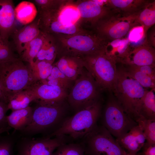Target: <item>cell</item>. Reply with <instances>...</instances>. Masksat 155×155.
Masks as SVG:
<instances>
[{
	"mask_svg": "<svg viewBox=\"0 0 155 155\" xmlns=\"http://www.w3.org/2000/svg\"><path fill=\"white\" fill-rule=\"evenodd\" d=\"M54 64L73 81H74L84 70L82 59L79 57L64 56L59 58Z\"/></svg>",
	"mask_w": 155,
	"mask_h": 155,
	"instance_id": "20",
	"label": "cell"
},
{
	"mask_svg": "<svg viewBox=\"0 0 155 155\" xmlns=\"http://www.w3.org/2000/svg\"><path fill=\"white\" fill-rule=\"evenodd\" d=\"M131 43L127 37L109 41L105 47L104 53L116 63L122 64L130 50Z\"/></svg>",
	"mask_w": 155,
	"mask_h": 155,
	"instance_id": "21",
	"label": "cell"
},
{
	"mask_svg": "<svg viewBox=\"0 0 155 155\" xmlns=\"http://www.w3.org/2000/svg\"><path fill=\"white\" fill-rule=\"evenodd\" d=\"M65 100L55 103L34 102L30 124L18 131L22 136L32 137L38 134L48 137L61 126L68 117L66 114L69 106Z\"/></svg>",
	"mask_w": 155,
	"mask_h": 155,
	"instance_id": "1",
	"label": "cell"
},
{
	"mask_svg": "<svg viewBox=\"0 0 155 155\" xmlns=\"http://www.w3.org/2000/svg\"><path fill=\"white\" fill-rule=\"evenodd\" d=\"M42 83L52 86H58L67 90L72 86L71 81L62 73L54 64L52 72L49 76Z\"/></svg>",
	"mask_w": 155,
	"mask_h": 155,
	"instance_id": "30",
	"label": "cell"
},
{
	"mask_svg": "<svg viewBox=\"0 0 155 155\" xmlns=\"http://www.w3.org/2000/svg\"><path fill=\"white\" fill-rule=\"evenodd\" d=\"M45 33L40 31L39 35L28 44L21 55V59L31 64L42 47L44 40Z\"/></svg>",
	"mask_w": 155,
	"mask_h": 155,
	"instance_id": "29",
	"label": "cell"
},
{
	"mask_svg": "<svg viewBox=\"0 0 155 155\" xmlns=\"http://www.w3.org/2000/svg\"><path fill=\"white\" fill-rule=\"evenodd\" d=\"M142 147L143 155H155V145L150 144L146 142Z\"/></svg>",
	"mask_w": 155,
	"mask_h": 155,
	"instance_id": "42",
	"label": "cell"
},
{
	"mask_svg": "<svg viewBox=\"0 0 155 155\" xmlns=\"http://www.w3.org/2000/svg\"><path fill=\"white\" fill-rule=\"evenodd\" d=\"M126 155H137V154H130L129 153H127V154Z\"/></svg>",
	"mask_w": 155,
	"mask_h": 155,
	"instance_id": "45",
	"label": "cell"
},
{
	"mask_svg": "<svg viewBox=\"0 0 155 155\" xmlns=\"http://www.w3.org/2000/svg\"><path fill=\"white\" fill-rule=\"evenodd\" d=\"M147 90L127 72L123 66L117 68L112 91L125 112L136 122L141 118L138 110Z\"/></svg>",
	"mask_w": 155,
	"mask_h": 155,
	"instance_id": "3",
	"label": "cell"
},
{
	"mask_svg": "<svg viewBox=\"0 0 155 155\" xmlns=\"http://www.w3.org/2000/svg\"><path fill=\"white\" fill-rule=\"evenodd\" d=\"M2 134L0 135V155H15L14 150L20 133L14 130L11 133Z\"/></svg>",
	"mask_w": 155,
	"mask_h": 155,
	"instance_id": "31",
	"label": "cell"
},
{
	"mask_svg": "<svg viewBox=\"0 0 155 155\" xmlns=\"http://www.w3.org/2000/svg\"><path fill=\"white\" fill-rule=\"evenodd\" d=\"M116 140L122 148L127 150L128 153L136 154L142 148L146 139L142 128L137 125Z\"/></svg>",
	"mask_w": 155,
	"mask_h": 155,
	"instance_id": "18",
	"label": "cell"
},
{
	"mask_svg": "<svg viewBox=\"0 0 155 155\" xmlns=\"http://www.w3.org/2000/svg\"><path fill=\"white\" fill-rule=\"evenodd\" d=\"M11 129V128L10 127H9L7 128H3L0 129V135L3 134L4 133L8 132Z\"/></svg>",
	"mask_w": 155,
	"mask_h": 155,
	"instance_id": "44",
	"label": "cell"
},
{
	"mask_svg": "<svg viewBox=\"0 0 155 155\" xmlns=\"http://www.w3.org/2000/svg\"><path fill=\"white\" fill-rule=\"evenodd\" d=\"M34 2L38 7V9H51L56 8L63 1L58 0H35Z\"/></svg>",
	"mask_w": 155,
	"mask_h": 155,
	"instance_id": "38",
	"label": "cell"
},
{
	"mask_svg": "<svg viewBox=\"0 0 155 155\" xmlns=\"http://www.w3.org/2000/svg\"><path fill=\"white\" fill-rule=\"evenodd\" d=\"M127 37L131 42H135L145 38L143 27L138 26L133 27L129 33Z\"/></svg>",
	"mask_w": 155,
	"mask_h": 155,
	"instance_id": "37",
	"label": "cell"
},
{
	"mask_svg": "<svg viewBox=\"0 0 155 155\" xmlns=\"http://www.w3.org/2000/svg\"><path fill=\"white\" fill-rule=\"evenodd\" d=\"M44 33L43 44L34 61L45 60L53 63L57 55L55 39L53 35Z\"/></svg>",
	"mask_w": 155,
	"mask_h": 155,
	"instance_id": "26",
	"label": "cell"
},
{
	"mask_svg": "<svg viewBox=\"0 0 155 155\" xmlns=\"http://www.w3.org/2000/svg\"><path fill=\"white\" fill-rule=\"evenodd\" d=\"M100 100L67 117L60 127L48 137L66 136L73 140L84 138L97 125L101 115Z\"/></svg>",
	"mask_w": 155,
	"mask_h": 155,
	"instance_id": "4",
	"label": "cell"
},
{
	"mask_svg": "<svg viewBox=\"0 0 155 155\" xmlns=\"http://www.w3.org/2000/svg\"><path fill=\"white\" fill-rule=\"evenodd\" d=\"M57 15L59 21L65 26H80L79 15L74 3L64 1L58 9Z\"/></svg>",
	"mask_w": 155,
	"mask_h": 155,
	"instance_id": "23",
	"label": "cell"
},
{
	"mask_svg": "<svg viewBox=\"0 0 155 155\" xmlns=\"http://www.w3.org/2000/svg\"><path fill=\"white\" fill-rule=\"evenodd\" d=\"M123 64L142 66L155 65V49L144 40L138 45L131 46Z\"/></svg>",
	"mask_w": 155,
	"mask_h": 155,
	"instance_id": "15",
	"label": "cell"
},
{
	"mask_svg": "<svg viewBox=\"0 0 155 155\" xmlns=\"http://www.w3.org/2000/svg\"><path fill=\"white\" fill-rule=\"evenodd\" d=\"M37 13L35 5L29 1H22L15 8L16 19L21 24L25 25L33 21Z\"/></svg>",
	"mask_w": 155,
	"mask_h": 155,
	"instance_id": "24",
	"label": "cell"
},
{
	"mask_svg": "<svg viewBox=\"0 0 155 155\" xmlns=\"http://www.w3.org/2000/svg\"><path fill=\"white\" fill-rule=\"evenodd\" d=\"M60 5L53 9H38L39 16L37 21L40 31L57 36L73 35L84 30L80 25L67 26L61 23L57 15Z\"/></svg>",
	"mask_w": 155,
	"mask_h": 155,
	"instance_id": "12",
	"label": "cell"
},
{
	"mask_svg": "<svg viewBox=\"0 0 155 155\" xmlns=\"http://www.w3.org/2000/svg\"><path fill=\"white\" fill-rule=\"evenodd\" d=\"M9 110L7 104L0 101V129L9 126L6 120V113Z\"/></svg>",
	"mask_w": 155,
	"mask_h": 155,
	"instance_id": "39",
	"label": "cell"
},
{
	"mask_svg": "<svg viewBox=\"0 0 155 155\" xmlns=\"http://www.w3.org/2000/svg\"><path fill=\"white\" fill-rule=\"evenodd\" d=\"M16 57L0 62V82L7 96L25 90L36 82L29 64Z\"/></svg>",
	"mask_w": 155,
	"mask_h": 155,
	"instance_id": "5",
	"label": "cell"
},
{
	"mask_svg": "<svg viewBox=\"0 0 155 155\" xmlns=\"http://www.w3.org/2000/svg\"><path fill=\"white\" fill-rule=\"evenodd\" d=\"M81 58L84 68L102 89L112 91L117 74V63L107 56L104 51Z\"/></svg>",
	"mask_w": 155,
	"mask_h": 155,
	"instance_id": "7",
	"label": "cell"
},
{
	"mask_svg": "<svg viewBox=\"0 0 155 155\" xmlns=\"http://www.w3.org/2000/svg\"><path fill=\"white\" fill-rule=\"evenodd\" d=\"M103 125L116 138L128 133L137 123L129 117L114 96H111L102 117Z\"/></svg>",
	"mask_w": 155,
	"mask_h": 155,
	"instance_id": "10",
	"label": "cell"
},
{
	"mask_svg": "<svg viewBox=\"0 0 155 155\" xmlns=\"http://www.w3.org/2000/svg\"><path fill=\"white\" fill-rule=\"evenodd\" d=\"M74 82L67 98L69 106L77 112L100 100L102 89L86 69Z\"/></svg>",
	"mask_w": 155,
	"mask_h": 155,
	"instance_id": "6",
	"label": "cell"
},
{
	"mask_svg": "<svg viewBox=\"0 0 155 155\" xmlns=\"http://www.w3.org/2000/svg\"><path fill=\"white\" fill-rule=\"evenodd\" d=\"M136 122L142 128L146 142L150 144L155 145V120L141 117Z\"/></svg>",
	"mask_w": 155,
	"mask_h": 155,
	"instance_id": "35",
	"label": "cell"
},
{
	"mask_svg": "<svg viewBox=\"0 0 155 155\" xmlns=\"http://www.w3.org/2000/svg\"><path fill=\"white\" fill-rule=\"evenodd\" d=\"M152 0H107L106 6L125 17L136 15Z\"/></svg>",
	"mask_w": 155,
	"mask_h": 155,
	"instance_id": "17",
	"label": "cell"
},
{
	"mask_svg": "<svg viewBox=\"0 0 155 155\" xmlns=\"http://www.w3.org/2000/svg\"><path fill=\"white\" fill-rule=\"evenodd\" d=\"M15 58L8 41L4 39L0 36V62Z\"/></svg>",
	"mask_w": 155,
	"mask_h": 155,
	"instance_id": "36",
	"label": "cell"
},
{
	"mask_svg": "<svg viewBox=\"0 0 155 155\" xmlns=\"http://www.w3.org/2000/svg\"><path fill=\"white\" fill-rule=\"evenodd\" d=\"M40 32L37 20L14 31L12 34L13 38L16 49L19 55L22 54L29 43Z\"/></svg>",
	"mask_w": 155,
	"mask_h": 155,
	"instance_id": "19",
	"label": "cell"
},
{
	"mask_svg": "<svg viewBox=\"0 0 155 155\" xmlns=\"http://www.w3.org/2000/svg\"><path fill=\"white\" fill-rule=\"evenodd\" d=\"M83 145L79 143H66L57 147L52 155H85Z\"/></svg>",
	"mask_w": 155,
	"mask_h": 155,
	"instance_id": "34",
	"label": "cell"
},
{
	"mask_svg": "<svg viewBox=\"0 0 155 155\" xmlns=\"http://www.w3.org/2000/svg\"><path fill=\"white\" fill-rule=\"evenodd\" d=\"M155 89L147 90L141 101L138 113L141 117L155 120Z\"/></svg>",
	"mask_w": 155,
	"mask_h": 155,
	"instance_id": "28",
	"label": "cell"
},
{
	"mask_svg": "<svg viewBox=\"0 0 155 155\" xmlns=\"http://www.w3.org/2000/svg\"><path fill=\"white\" fill-rule=\"evenodd\" d=\"M147 43L154 48H155V28L153 26L151 30L147 33L145 38Z\"/></svg>",
	"mask_w": 155,
	"mask_h": 155,
	"instance_id": "41",
	"label": "cell"
},
{
	"mask_svg": "<svg viewBox=\"0 0 155 155\" xmlns=\"http://www.w3.org/2000/svg\"><path fill=\"white\" fill-rule=\"evenodd\" d=\"M125 65L127 72L143 87L155 89V79L140 71L135 65Z\"/></svg>",
	"mask_w": 155,
	"mask_h": 155,
	"instance_id": "33",
	"label": "cell"
},
{
	"mask_svg": "<svg viewBox=\"0 0 155 155\" xmlns=\"http://www.w3.org/2000/svg\"><path fill=\"white\" fill-rule=\"evenodd\" d=\"M15 19L13 1L0 0V35L5 40L14 32Z\"/></svg>",
	"mask_w": 155,
	"mask_h": 155,
	"instance_id": "16",
	"label": "cell"
},
{
	"mask_svg": "<svg viewBox=\"0 0 155 155\" xmlns=\"http://www.w3.org/2000/svg\"><path fill=\"white\" fill-rule=\"evenodd\" d=\"M35 83L26 90L31 95L34 102L50 103L65 100L67 90L58 86H52L40 81Z\"/></svg>",
	"mask_w": 155,
	"mask_h": 155,
	"instance_id": "14",
	"label": "cell"
},
{
	"mask_svg": "<svg viewBox=\"0 0 155 155\" xmlns=\"http://www.w3.org/2000/svg\"><path fill=\"white\" fill-rule=\"evenodd\" d=\"M69 138L66 136L33 138L21 135L15 146V155H52L59 146L68 143Z\"/></svg>",
	"mask_w": 155,
	"mask_h": 155,
	"instance_id": "11",
	"label": "cell"
},
{
	"mask_svg": "<svg viewBox=\"0 0 155 155\" xmlns=\"http://www.w3.org/2000/svg\"><path fill=\"white\" fill-rule=\"evenodd\" d=\"M32 115V107L12 111L6 120L9 126L14 130L20 131L25 128L30 123Z\"/></svg>",
	"mask_w": 155,
	"mask_h": 155,
	"instance_id": "22",
	"label": "cell"
},
{
	"mask_svg": "<svg viewBox=\"0 0 155 155\" xmlns=\"http://www.w3.org/2000/svg\"><path fill=\"white\" fill-rule=\"evenodd\" d=\"M74 3L79 15L80 24L82 20H85L90 29L100 20L115 13L110 8L100 5L94 0L79 1Z\"/></svg>",
	"mask_w": 155,
	"mask_h": 155,
	"instance_id": "13",
	"label": "cell"
},
{
	"mask_svg": "<svg viewBox=\"0 0 155 155\" xmlns=\"http://www.w3.org/2000/svg\"><path fill=\"white\" fill-rule=\"evenodd\" d=\"M135 66L140 71L155 79V65Z\"/></svg>",
	"mask_w": 155,
	"mask_h": 155,
	"instance_id": "40",
	"label": "cell"
},
{
	"mask_svg": "<svg viewBox=\"0 0 155 155\" xmlns=\"http://www.w3.org/2000/svg\"><path fill=\"white\" fill-rule=\"evenodd\" d=\"M53 64V63L45 60L35 61L29 64L36 82L47 78L52 72Z\"/></svg>",
	"mask_w": 155,
	"mask_h": 155,
	"instance_id": "32",
	"label": "cell"
},
{
	"mask_svg": "<svg viewBox=\"0 0 155 155\" xmlns=\"http://www.w3.org/2000/svg\"><path fill=\"white\" fill-rule=\"evenodd\" d=\"M82 139V144L87 155H126L128 153L103 125H97Z\"/></svg>",
	"mask_w": 155,
	"mask_h": 155,
	"instance_id": "8",
	"label": "cell"
},
{
	"mask_svg": "<svg viewBox=\"0 0 155 155\" xmlns=\"http://www.w3.org/2000/svg\"><path fill=\"white\" fill-rule=\"evenodd\" d=\"M135 16L113 14L100 20L92 30L108 41L124 38L133 27L140 26L136 22Z\"/></svg>",
	"mask_w": 155,
	"mask_h": 155,
	"instance_id": "9",
	"label": "cell"
},
{
	"mask_svg": "<svg viewBox=\"0 0 155 155\" xmlns=\"http://www.w3.org/2000/svg\"></svg>",
	"mask_w": 155,
	"mask_h": 155,
	"instance_id": "46",
	"label": "cell"
},
{
	"mask_svg": "<svg viewBox=\"0 0 155 155\" xmlns=\"http://www.w3.org/2000/svg\"><path fill=\"white\" fill-rule=\"evenodd\" d=\"M33 102L32 96L26 89L10 94L7 98L8 109L12 111L25 108Z\"/></svg>",
	"mask_w": 155,
	"mask_h": 155,
	"instance_id": "27",
	"label": "cell"
},
{
	"mask_svg": "<svg viewBox=\"0 0 155 155\" xmlns=\"http://www.w3.org/2000/svg\"><path fill=\"white\" fill-rule=\"evenodd\" d=\"M54 36L59 58L64 56L81 57L98 54L104 51L108 42L91 29L71 35Z\"/></svg>",
	"mask_w": 155,
	"mask_h": 155,
	"instance_id": "2",
	"label": "cell"
},
{
	"mask_svg": "<svg viewBox=\"0 0 155 155\" xmlns=\"http://www.w3.org/2000/svg\"><path fill=\"white\" fill-rule=\"evenodd\" d=\"M135 21L143 27L145 38L149 29L155 24V0H152L135 15Z\"/></svg>",
	"mask_w": 155,
	"mask_h": 155,
	"instance_id": "25",
	"label": "cell"
},
{
	"mask_svg": "<svg viewBox=\"0 0 155 155\" xmlns=\"http://www.w3.org/2000/svg\"><path fill=\"white\" fill-rule=\"evenodd\" d=\"M0 101L7 103V94L0 82Z\"/></svg>",
	"mask_w": 155,
	"mask_h": 155,
	"instance_id": "43",
	"label": "cell"
}]
</instances>
